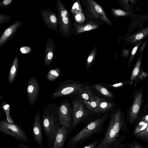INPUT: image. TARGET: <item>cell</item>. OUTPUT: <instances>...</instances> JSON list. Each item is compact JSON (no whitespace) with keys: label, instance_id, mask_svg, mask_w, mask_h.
I'll return each mask as SVG.
<instances>
[{"label":"cell","instance_id":"obj_1","mask_svg":"<svg viewBox=\"0 0 148 148\" xmlns=\"http://www.w3.org/2000/svg\"><path fill=\"white\" fill-rule=\"evenodd\" d=\"M110 113L97 116L75 135L69 137L66 148H77L93 135L99 133L104 129V123L108 119Z\"/></svg>","mask_w":148,"mask_h":148},{"label":"cell","instance_id":"obj_2","mask_svg":"<svg viewBox=\"0 0 148 148\" xmlns=\"http://www.w3.org/2000/svg\"><path fill=\"white\" fill-rule=\"evenodd\" d=\"M58 106L54 103L44 108L41 120L42 127L48 138L47 147H51L58 128L61 126L58 119Z\"/></svg>","mask_w":148,"mask_h":148},{"label":"cell","instance_id":"obj_3","mask_svg":"<svg viewBox=\"0 0 148 148\" xmlns=\"http://www.w3.org/2000/svg\"><path fill=\"white\" fill-rule=\"evenodd\" d=\"M110 120L104 136L95 148H107L116 140L123 123V113L120 108L110 113Z\"/></svg>","mask_w":148,"mask_h":148},{"label":"cell","instance_id":"obj_4","mask_svg":"<svg viewBox=\"0 0 148 148\" xmlns=\"http://www.w3.org/2000/svg\"><path fill=\"white\" fill-rule=\"evenodd\" d=\"M73 108L72 127L70 131V135L73 132L79 124L83 123L86 125L96 117L93 112L87 109L84 104L75 96L70 98Z\"/></svg>","mask_w":148,"mask_h":148},{"label":"cell","instance_id":"obj_5","mask_svg":"<svg viewBox=\"0 0 148 148\" xmlns=\"http://www.w3.org/2000/svg\"><path fill=\"white\" fill-rule=\"evenodd\" d=\"M88 84L87 82H83L70 79H66L59 84L51 94L50 98L56 99L66 97L71 98L78 96Z\"/></svg>","mask_w":148,"mask_h":148},{"label":"cell","instance_id":"obj_6","mask_svg":"<svg viewBox=\"0 0 148 148\" xmlns=\"http://www.w3.org/2000/svg\"><path fill=\"white\" fill-rule=\"evenodd\" d=\"M56 3L60 34L67 37L72 32L73 27L70 14L61 0H56Z\"/></svg>","mask_w":148,"mask_h":148},{"label":"cell","instance_id":"obj_7","mask_svg":"<svg viewBox=\"0 0 148 148\" xmlns=\"http://www.w3.org/2000/svg\"><path fill=\"white\" fill-rule=\"evenodd\" d=\"M0 132L15 138L22 143L28 140L26 133L21 126L15 123H10L6 119L0 121Z\"/></svg>","mask_w":148,"mask_h":148},{"label":"cell","instance_id":"obj_8","mask_svg":"<svg viewBox=\"0 0 148 148\" xmlns=\"http://www.w3.org/2000/svg\"><path fill=\"white\" fill-rule=\"evenodd\" d=\"M73 112L72 106L69 100H63L58 106V119L60 125L65 127L69 132L72 127Z\"/></svg>","mask_w":148,"mask_h":148},{"label":"cell","instance_id":"obj_9","mask_svg":"<svg viewBox=\"0 0 148 148\" xmlns=\"http://www.w3.org/2000/svg\"><path fill=\"white\" fill-rule=\"evenodd\" d=\"M40 12L45 25L50 29L58 33L59 23L57 14L50 8H42Z\"/></svg>","mask_w":148,"mask_h":148},{"label":"cell","instance_id":"obj_10","mask_svg":"<svg viewBox=\"0 0 148 148\" xmlns=\"http://www.w3.org/2000/svg\"><path fill=\"white\" fill-rule=\"evenodd\" d=\"M88 86L93 94L100 99L111 102L114 100L113 93L100 83L88 84Z\"/></svg>","mask_w":148,"mask_h":148},{"label":"cell","instance_id":"obj_11","mask_svg":"<svg viewBox=\"0 0 148 148\" xmlns=\"http://www.w3.org/2000/svg\"><path fill=\"white\" fill-rule=\"evenodd\" d=\"M39 92L40 85L37 80L34 77H30L28 82L27 91L28 100L30 106L35 104Z\"/></svg>","mask_w":148,"mask_h":148},{"label":"cell","instance_id":"obj_12","mask_svg":"<svg viewBox=\"0 0 148 148\" xmlns=\"http://www.w3.org/2000/svg\"><path fill=\"white\" fill-rule=\"evenodd\" d=\"M42 127L40 113L39 111L34 116L32 132L35 141L41 148H42L43 145Z\"/></svg>","mask_w":148,"mask_h":148},{"label":"cell","instance_id":"obj_13","mask_svg":"<svg viewBox=\"0 0 148 148\" xmlns=\"http://www.w3.org/2000/svg\"><path fill=\"white\" fill-rule=\"evenodd\" d=\"M22 24L21 21H16L5 30L0 38V47L12 38Z\"/></svg>","mask_w":148,"mask_h":148},{"label":"cell","instance_id":"obj_14","mask_svg":"<svg viewBox=\"0 0 148 148\" xmlns=\"http://www.w3.org/2000/svg\"><path fill=\"white\" fill-rule=\"evenodd\" d=\"M99 20H91L86 23L78 24L75 22L73 23L72 32L77 34L87 31L92 30L98 27L100 25Z\"/></svg>","mask_w":148,"mask_h":148},{"label":"cell","instance_id":"obj_15","mask_svg":"<svg viewBox=\"0 0 148 148\" xmlns=\"http://www.w3.org/2000/svg\"><path fill=\"white\" fill-rule=\"evenodd\" d=\"M116 103L113 102L101 99L94 112L96 114V117L99 116L111 113L116 109Z\"/></svg>","mask_w":148,"mask_h":148},{"label":"cell","instance_id":"obj_16","mask_svg":"<svg viewBox=\"0 0 148 148\" xmlns=\"http://www.w3.org/2000/svg\"><path fill=\"white\" fill-rule=\"evenodd\" d=\"M69 135V131L65 127H60L50 148H64L65 142Z\"/></svg>","mask_w":148,"mask_h":148},{"label":"cell","instance_id":"obj_17","mask_svg":"<svg viewBox=\"0 0 148 148\" xmlns=\"http://www.w3.org/2000/svg\"><path fill=\"white\" fill-rule=\"evenodd\" d=\"M55 48L53 40L51 38H49L46 42L44 54L45 66L49 65L53 60Z\"/></svg>","mask_w":148,"mask_h":148},{"label":"cell","instance_id":"obj_18","mask_svg":"<svg viewBox=\"0 0 148 148\" xmlns=\"http://www.w3.org/2000/svg\"><path fill=\"white\" fill-rule=\"evenodd\" d=\"M142 97V92L138 91L135 95L133 103L130 110V116L132 120L135 119L139 112L141 106Z\"/></svg>","mask_w":148,"mask_h":148},{"label":"cell","instance_id":"obj_19","mask_svg":"<svg viewBox=\"0 0 148 148\" xmlns=\"http://www.w3.org/2000/svg\"><path fill=\"white\" fill-rule=\"evenodd\" d=\"M89 4L94 8L95 13L101 21L108 24L110 26H112L111 21L107 17L103 10L97 2L93 0H87Z\"/></svg>","mask_w":148,"mask_h":148},{"label":"cell","instance_id":"obj_20","mask_svg":"<svg viewBox=\"0 0 148 148\" xmlns=\"http://www.w3.org/2000/svg\"><path fill=\"white\" fill-rule=\"evenodd\" d=\"M148 36V26L131 35L127 38V41L132 44H136Z\"/></svg>","mask_w":148,"mask_h":148},{"label":"cell","instance_id":"obj_21","mask_svg":"<svg viewBox=\"0 0 148 148\" xmlns=\"http://www.w3.org/2000/svg\"><path fill=\"white\" fill-rule=\"evenodd\" d=\"M76 23L80 24L83 23L85 20L79 1L75 2L71 10Z\"/></svg>","mask_w":148,"mask_h":148},{"label":"cell","instance_id":"obj_22","mask_svg":"<svg viewBox=\"0 0 148 148\" xmlns=\"http://www.w3.org/2000/svg\"><path fill=\"white\" fill-rule=\"evenodd\" d=\"M19 66V58L18 56L14 58L11 64L9 71L8 83L11 84L14 81L17 75Z\"/></svg>","mask_w":148,"mask_h":148},{"label":"cell","instance_id":"obj_23","mask_svg":"<svg viewBox=\"0 0 148 148\" xmlns=\"http://www.w3.org/2000/svg\"><path fill=\"white\" fill-rule=\"evenodd\" d=\"M95 96L88 85L84 88L78 97L83 103H84L89 101Z\"/></svg>","mask_w":148,"mask_h":148},{"label":"cell","instance_id":"obj_24","mask_svg":"<svg viewBox=\"0 0 148 148\" xmlns=\"http://www.w3.org/2000/svg\"><path fill=\"white\" fill-rule=\"evenodd\" d=\"M143 54V53H140L139 56L133 70L130 79V85L132 84L133 80L135 78L139 73L141 67Z\"/></svg>","mask_w":148,"mask_h":148},{"label":"cell","instance_id":"obj_25","mask_svg":"<svg viewBox=\"0 0 148 148\" xmlns=\"http://www.w3.org/2000/svg\"><path fill=\"white\" fill-rule=\"evenodd\" d=\"M101 100L95 95L89 101L83 103L87 109L94 112Z\"/></svg>","mask_w":148,"mask_h":148},{"label":"cell","instance_id":"obj_26","mask_svg":"<svg viewBox=\"0 0 148 148\" xmlns=\"http://www.w3.org/2000/svg\"><path fill=\"white\" fill-rule=\"evenodd\" d=\"M61 73L60 69L56 67L48 72L46 75V79L49 81H54L60 76Z\"/></svg>","mask_w":148,"mask_h":148},{"label":"cell","instance_id":"obj_27","mask_svg":"<svg viewBox=\"0 0 148 148\" xmlns=\"http://www.w3.org/2000/svg\"><path fill=\"white\" fill-rule=\"evenodd\" d=\"M97 52V47L94 48L87 60L86 70H88L92 66L95 58Z\"/></svg>","mask_w":148,"mask_h":148},{"label":"cell","instance_id":"obj_28","mask_svg":"<svg viewBox=\"0 0 148 148\" xmlns=\"http://www.w3.org/2000/svg\"><path fill=\"white\" fill-rule=\"evenodd\" d=\"M1 107L5 113L6 120L10 123H15L10 114V105L3 101Z\"/></svg>","mask_w":148,"mask_h":148},{"label":"cell","instance_id":"obj_29","mask_svg":"<svg viewBox=\"0 0 148 148\" xmlns=\"http://www.w3.org/2000/svg\"><path fill=\"white\" fill-rule=\"evenodd\" d=\"M111 13L116 17L130 16L132 14V13L130 12L125 11L120 9L113 8L112 9Z\"/></svg>","mask_w":148,"mask_h":148},{"label":"cell","instance_id":"obj_30","mask_svg":"<svg viewBox=\"0 0 148 148\" xmlns=\"http://www.w3.org/2000/svg\"><path fill=\"white\" fill-rule=\"evenodd\" d=\"M142 42V41H141L137 43L133 49L131 53L129 59L128 64V66H129L130 65L133 58L138 50Z\"/></svg>","mask_w":148,"mask_h":148},{"label":"cell","instance_id":"obj_31","mask_svg":"<svg viewBox=\"0 0 148 148\" xmlns=\"http://www.w3.org/2000/svg\"><path fill=\"white\" fill-rule=\"evenodd\" d=\"M127 83L126 82H123L116 84H108L103 82H100L101 84L109 89L110 88H118L123 87L127 84Z\"/></svg>","mask_w":148,"mask_h":148},{"label":"cell","instance_id":"obj_32","mask_svg":"<svg viewBox=\"0 0 148 148\" xmlns=\"http://www.w3.org/2000/svg\"><path fill=\"white\" fill-rule=\"evenodd\" d=\"M11 16L4 14H0V24L8 22L11 18Z\"/></svg>","mask_w":148,"mask_h":148},{"label":"cell","instance_id":"obj_33","mask_svg":"<svg viewBox=\"0 0 148 148\" xmlns=\"http://www.w3.org/2000/svg\"><path fill=\"white\" fill-rule=\"evenodd\" d=\"M101 138H98L82 148H95L100 142Z\"/></svg>","mask_w":148,"mask_h":148},{"label":"cell","instance_id":"obj_34","mask_svg":"<svg viewBox=\"0 0 148 148\" xmlns=\"http://www.w3.org/2000/svg\"><path fill=\"white\" fill-rule=\"evenodd\" d=\"M13 1V0H4L0 2V7H6L11 5Z\"/></svg>","mask_w":148,"mask_h":148},{"label":"cell","instance_id":"obj_35","mask_svg":"<svg viewBox=\"0 0 148 148\" xmlns=\"http://www.w3.org/2000/svg\"><path fill=\"white\" fill-rule=\"evenodd\" d=\"M21 52L23 53L27 54L30 53L32 50L31 47L28 46H24L20 48Z\"/></svg>","mask_w":148,"mask_h":148},{"label":"cell","instance_id":"obj_36","mask_svg":"<svg viewBox=\"0 0 148 148\" xmlns=\"http://www.w3.org/2000/svg\"><path fill=\"white\" fill-rule=\"evenodd\" d=\"M147 42V40L146 39L144 41L143 43L141 46V47L140 53H143V52L145 49Z\"/></svg>","mask_w":148,"mask_h":148},{"label":"cell","instance_id":"obj_37","mask_svg":"<svg viewBox=\"0 0 148 148\" xmlns=\"http://www.w3.org/2000/svg\"><path fill=\"white\" fill-rule=\"evenodd\" d=\"M130 51V50L124 49L122 51V56L124 57H128L129 56Z\"/></svg>","mask_w":148,"mask_h":148},{"label":"cell","instance_id":"obj_38","mask_svg":"<svg viewBox=\"0 0 148 148\" xmlns=\"http://www.w3.org/2000/svg\"><path fill=\"white\" fill-rule=\"evenodd\" d=\"M18 148H30L27 145L21 143L18 145Z\"/></svg>","mask_w":148,"mask_h":148},{"label":"cell","instance_id":"obj_39","mask_svg":"<svg viewBox=\"0 0 148 148\" xmlns=\"http://www.w3.org/2000/svg\"><path fill=\"white\" fill-rule=\"evenodd\" d=\"M116 140L114 143L112 145L107 148H116L117 146V143Z\"/></svg>","mask_w":148,"mask_h":148},{"label":"cell","instance_id":"obj_40","mask_svg":"<svg viewBox=\"0 0 148 148\" xmlns=\"http://www.w3.org/2000/svg\"><path fill=\"white\" fill-rule=\"evenodd\" d=\"M148 124L147 123H145L143 126L140 129V130H142L145 129L147 126Z\"/></svg>","mask_w":148,"mask_h":148},{"label":"cell","instance_id":"obj_41","mask_svg":"<svg viewBox=\"0 0 148 148\" xmlns=\"http://www.w3.org/2000/svg\"><path fill=\"white\" fill-rule=\"evenodd\" d=\"M144 119L146 122L148 123V114L146 115Z\"/></svg>","mask_w":148,"mask_h":148}]
</instances>
